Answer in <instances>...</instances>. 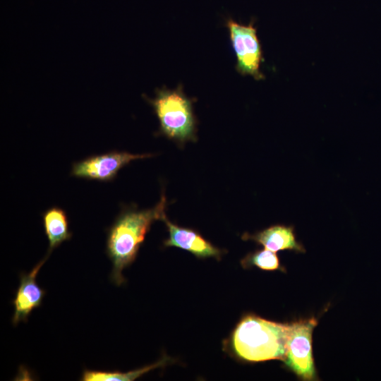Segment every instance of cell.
I'll list each match as a JSON object with an SVG mask.
<instances>
[{
  "label": "cell",
  "mask_w": 381,
  "mask_h": 381,
  "mask_svg": "<svg viewBox=\"0 0 381 381\" xmlns=\"http://www.w3.org/2000/svg\"><path fill=\"white\" fill-rule=\"evenodd\" d=\"M165 207L166 199L162 195L159 202L152 209H126L109 228L107 253L113 265L111 279L116 285L120 286L125 282L123 269L134 261L151 224L165 214Z\"/></svg>",
  "instance_id": "6da1fadb"
},
{
  "label": "cell",
  "mask_w": 381,
  "mask_h": 381,
  "mask_svg": "<svg viewBox=\"0 0 381 381\" xmlns=\"http://www.w3.org/2000/svg\"><path fill=\"white\" fill-rule=\"evenodd\" d=\"M291 324L247 315L236 326L231 338L234 351L250 362L284 360Z\"/></svg>",
  "instance_id": "7a4b0ae2"
},
{
  "label": "cell",
  "mask_w": 381,
  "mask_h": 381,
  "mask_svg": "<svg viewBox=\"0 0 381 381\" xmlns=\"http://www.w3.org/2000/svg\"><path fill=\"white\" fill-rule=\"evenodd\" d=\"M159 121V133L180 144L196 140V120L192 100L181 87L157 90L153 99L146 98Z\"/></svg>",
  "instance_id": "3957f363"
},
{
  "label": "cell",
  "mask_w": 381,
  "mask_h": 381,
  "mask_svg": "<svg viewBox=\"0 0 381 381\" xmlns=\"http://www.w3.org/2000/svg\"><path fill=\"white\" fill-rule=\"evenodd\" d=\"M226 27L236 59V70L242 75H250L257 80L264 79L260 71L263 61L262 47L253 23L243 25L229 20Z\"/></svg>",
  "instance_id": "277c9868"
},
{
  "label": "cell",
  "mask_w": 381,
  "mask_h": 381,
  "mask_svg": "<svg viewBox=\"0 0 381 381\" xmlns=\"http://www.w3.org/2000/svg\"><path fill=\"white\" fill-rule=\"evenodd\" d=\"M318 324L315 318L291 323V332L287 343L285 365L305 380L316 378V370L312 353V334Z\"/></svg>",
  "instance_id": "5b68a950"
},
{
  "label": "cell",
  "mask_w": 381,
  "mask_h": 381,
  "mask_svg": "<svg viewBox=\"0 0 381 381\" xmlns=\"http://www.w3.org/2000/svg\"><path fill=\"white\" fill-rule=\"evenodd\" d=\"M152 154H131L127 152L111 151L90 156L72 166L71 176L87 180L111 181L118 171L130 162L150 157Z\"/></svg>",
  "instance_id": "8992f818"
},
{
  "label": "cell",
  "mask_w": 381,
  "mask_h": 381,
  "mask_svg": "<svg viewBox=\"0 0 381 381\" xmlns=\"http://www.w3.org/2000/svg\"><path fill=\"white\" fill-rule=\"evenodd\" d=\"M48 257L49 255L47 254L29 273L20 274V284L13 301V325L21 321L26 322L29 314L41 305L45 291L37 284L36 277Z\"/></svg>",
  "instance_id": "52a82bcc"
},
{
  "label": "cell",
  "mask_w": 381,
  "mask_h": 381,
  "mask_svg": "<svg viewBox=\"0 0 381 381\" xmlns=\"http://www.w3.org/2000/svg\"><path fill=\"white\" fill-rule=\"evenodd\" d=\"M168 228L169 236L164 244L189 251L198 258H219L222 251L212 245L196 231L171 223L164 214L162 219Z\"/></svg>",
  "instance_id": "ba28073f"
},
{
  "label": "cell",
  "mask_w": 381,
  "mask_h": 381,
  "mask_svg": "<svg viewBox=\"0 0 381 381\" xmlns=\"http://www.w3.org/2000/svg\"><path fill=\"white\" fill-rule=\"evenodd\" d=\"M243 240H252L274 252L290 250L304 253V247L296 238L293 226L274 225L255 234H244Z\"/></svg>",
  "instance_id": "9c48e42d"
},
{
  "label": "cell",
  "mask_w": 381,
  "mask_h": 381,
  "mask_svg": "<svg viewBox=\"0 0 381 381\" xmlns=\"http://www.w3.org/2000/svg\"><path fill=\"white\" fill-rule=\"evenodd\" d=\"M44 231L49 242L47 255L60 246L64 241L69 240L72 234L68 229V222L66 212L57 207H52L42 214Z\"/></svg>",
  "instance_id": "30bf717a"
},
{
  "label": "cell",
  "mask_w": 381,
  "mask_h": 381,
  "mask_svg": "<svg viewBox=\"0 0 381 381\" xmlns=\"http://www.w3.org/2000/svg\"><path fill=\"white\" fill-rule=\"evenodd\" d=\"M167 359L166 358L159 362L145 366L143 368L133 370L128 373H120L117 371L107 372L99 370H84L81 380L83 381H130L134 380L144 373L155 368L164 365Z\"/></svg>",
  "instance_id": "8fae6325"
},
{
  "label": "cell",
  "mask_w": 381,
  "mask_h": 381,
  "mask_svg": "<svg viewBox=\"0 0 381 381\" xmlns=\"http://www.w3.org/2000/svg\"><path fill=\"white\" fill-rule=\"evenodd\" d=\"M243 266L254 265L264 270L281 269L276 252L265 248L247 255L243 260Z\"/></svg>",
  "instance_id": "7c38bea8"
}]
</instances>
